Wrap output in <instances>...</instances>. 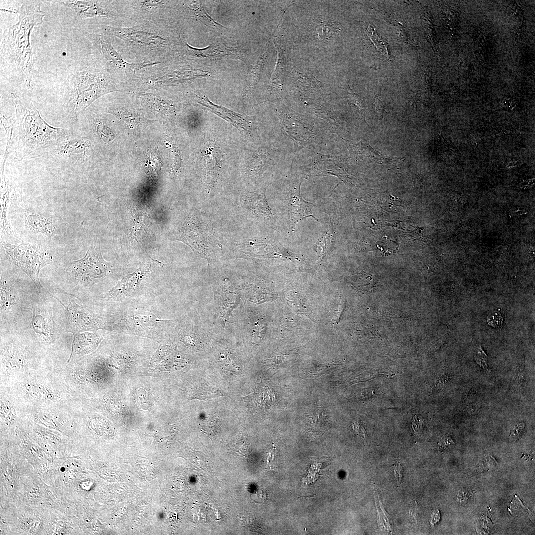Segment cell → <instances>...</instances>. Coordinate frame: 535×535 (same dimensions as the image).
I'll list each match as a JSON object with an SVG mask.
<instances>
[{"label": "cell", "mask_w": 535, "mask_h": 535, "mask_svg": "<svg viewBox=\"0 0 535 535\" xmlns=\"http://www.w3.org/2000/svg\"><path fill=\"white\" fill-rule=\"evenodd\" d=\"M15 108L13 152L18 161L40 157L42 153L59 142L73 130L54 127L47 123L33 105L31 94H12Z\"/></svg>", "instance_id": "cell-1"}, {"label": "cell", "mask_w": 535, "mask_h": 535, "mask_svg": "<svg viewBox=\"0 0 535 535\" xmlns=\"http://www.w3.org/2000/svg\"><path fill=\"white\" fill-rule=\"evenodd\" d=\"M117 79L105 66L80 64L74 67L66 79L63 98L65 116L72 123L88 106L102 95L114 91Z\"/></svg>", "instance_id": "cell-2"}, {"label": "cell", "mask_w": 535, "mask_h": 535, "mask_svg": "<svg viewBox=\"0 0 535 535\" xmlns=\"http://www.w3.org/2000/svg\"><path fill=\"white\" fill-rule=\"evenodd\" d=\"M18 21L9 29L7 45L25 89L31 94V82L35 76V58L31 44L33 29L40 25L45 16L38 3L23 4L17 10Z\"/></svg>", "instance_id": "cell-3"}, {"label": "cell", "mask_w": 535, "mask_h": 535, "mask_svg": "<svg viewBox=\"0 0 535 535\" xmlns=\"http://www.w3.org/2000/svg\"><path fill=\"white\" fill-rule=\"evenodd\" d=\"M141 22L136 25L127 27L105 25L102 32L121 40L131 51L145 58L147 62H152V59L154 62L156 58L162 59L170 45L162 28V23Z\"/></svg>", "instance_id": "cell-4"}, {"label": "cell", "mask_w": 535, "mask_h": 535, "mask_svg": "<svg viewBox=\"0 0 535 535\" xmlns=\"http://www.w3.org/2000/svg\"><path fill=\"white\" fill-rule=\"evenodd\" d=\"M38 288L18 285L3 275L0 284V330H23L31 321L33 303Z\"/></svg>", "instance_id": "cell-5"}, {"label": "cell", "mask_w": 535, "mask_h": 535, "mask_svg": "<svg viewBox=\"0 0 535 535\" xmlns=\"http://www.w3.org/2000/svg\"><path fill=\"white\" fill-rule=\"evenodd\" d=\"M110 270V264L102 258L100 248L92 246L83 258L66 265L64 280L69 287L66 292L77 298L83 288L105 277Z\"/></svg>", "instance_id": "cell-6"}, {"label": "cell", "mask_w": 535, "mask_h": 535, "mask_svg": "<svg viewBox=\"0 0 535 535\" xmlns=\"http://www.w3.org/2000/svg\"><path fill=\"white\" fill-rule=\"evenodd\" d=\"M52 297L43 288L38 290L33 303L31 321L23 329L47 344L52 343L66 332L60 321H56L54 317Z\"/></svg>", "instance_id": "cell-7"}, {"label": "cell", "mask_w": 535, "mask_h": 535, "mask_svg": "<svg viewBox=\"0 0 535 535\" xmlns=\"http://www.w3.org/2000/svg\"><path fill=\"white\" fill-rule=\"evenodd\" d=\"M1 246L10 260L28 275L38 289L43 288L39 273L45 266L53 263L52 255L46 249L24 242L12 244L3 241Z\"/></svg>", "instance_id": "cell-8"}, {"label": "cell", "mask_w": 535, "mask_h": 535, "mask_svg": "<svg viewBox=\"0 0 535 535\" xmlns=\"http://www.w3.org/2000/svg\"><path fill=\"white\" fill-rule=\"evenodd\" d=\"M85 36L98 50L101 55L104 66L114 77H124L128 79L134 77L142 69L160 64L161 62H128L113 47L109 36L102 32L85 33Z\"/></svg>", "instance_id": "cell-9"}, {"label": "cell", "mask_w": 535, "mask_h": 535, "mask_svg": "<svg viewBox=\"0 0 535 535\" xmlns=\"http://www.w3.org/2000/svg\"><path fill=\"white\" fill-rule=\"evenodd\" d=\"M92 154L90 140L73 130L59 142L44 150L41 157L51 162L78 167L89 162Z\"/></svg>", "instance_id": "cell-10"}, {"label": "cell", "mask_w": 535, "mask_h": 535, "mask_svg": "<svg viewBox=\"0 0 535 535\" xmlns=\"http://www.w3.org/2000/svg\"><path fill=\"white\" fill-rule=\"evenodd\" d=\"M62 305L61 317H59L64 329L72 334L86 331L93 332L105 328L102 318L86 306L76 303L68 295V303L65 306L55 297Z\"/></svg>", "instance_id": "cell-11"}, {"label": "cell", "mask_w": 535, "mask_h": 535, "mask_svg": "<svg viewBox=\"0 0 535 535\" xmlns=\"http://www.w3.org/2000/svg\"><path fill=\"white\" fill-rule=\"evenodd\" d=\"M57 2L71 9L81 18H104L115 21L120 16L113 1L70 0Z\"/></svg>", "instance_id": "cell-12"}, {"label": "cell", "mask_w": 535, "mask_h": 535, "mask_svg": "<svg viewBox=\"0 0 535 535\" xmlns=\"http://www.w3.org/2000/svg\"><path fill=\"white\" fill-rule=\"evenodd\" d=\"M239 300L238 290L234 286L226 282L220 284L214 291L215 321L224 327Z\"/></svg>", "instance_id": "cell-13"}, {"label": "cell", "mask_w": 535, "mask_h": 535, "mask_svg": "<svg viewBox=\"0 0 535 535\" xmlns=\"http://www.w3.org/2000/svg\"><path fill=\"white\" fill-rule=\"evenodd\" d=\"M168 2L162 0H145L128 1V3L134 12L139 14L141 21L161 23L162 11Z\"/></svg>", "instance_id": "cell-14"}, {"label": "cell", "mask_w": 535, "mask_h": 535, "mask_svg": "<svg viewBox=\"0 0 535 535\" xmlns=\"http://www.w3.org/2000/svg\"><path fill=\"white\" fill-rule=\"evenodd\" d=\"M142 279L141 271L135 272L126 276L104 297L108 299L117 297L122 294L125 295L133 294L137 290Z\"/></svg>", "instance_id": "cell-15"}, {"label": "cell", "mask_w": 535, "mask_h": 535, "mask_svg": "<svg viewBox=\"0 0 535 535\" xmlns=\"http://www.w3.org/2000/svg\"><path fill=\"white\" fill-rule=\"evenodd\" d=\"M73 335L74 339L71 357L82 356L93 351L101 340L96 333L90 332L77 333Z\"/></svg>", "instance_id": "cell-16"}, {"label": "cell", "mask_w": 535, "mask_h": 535, "mask_svg": "<svg viewBox=\"0 0 535 535\" xmlns=\"http://www.w3.org/2000/svg\"><path fill=\"white\" fill-rule=\"evenodd\" d=\"M131 324L142 330H156L166 321L146 311H137L130 317Z\"/></svg>", "instance_id": "cell-17"}, {"label": "cell", "mask_w": 535, "mask_h": 535, "mask_svg": "<svg viewBox=\"0 0 535 535\" xmlns=\"http://www.w3.org/2000/svg\"><path fill=\"white\" fill-rule=\"evenodd\" d=\"M289 212L292 224L294 225L297 222L308 217H313L316 221V219L312 214L311 208L314 205L311 203L304 201L300 197H293L289 202Z\"/></svg>", "instance_id": "cell-18"}, {"label": "cell", "mask_w": 535, "mask_h": 535, "mask_svg": "<svg viewBox=\"0 0 535 535\" xmlns=\"http://www.w3.org/2000/svg\"><path fill=\"white\" fill-rule=\"evenodd\" d=\"M27 223L30 229L52 236L55 228L49 219L42 217L36 214H30L27 217Z\"/></svg>", "instance_id": "cell-19"}, {"label": "cell", "mask_w": 535, "mask_h": 535, "mask_svg": "<svg viewBox=\"0 0 535 535\" xmlns=\"http://www.w3.org/2000/svg\"><path fill=\"white\" fill-rule=\"evenodd\" d=\"M316 31L320 39L324 40L332 37L341 30L338 24L334 22L318 21Z\"/></svg>", "instance_id": "cell-20"}, {"label": "cell", "mask_w": 535, "mask_h": 535, "mask_svg": "<svg viewBox=\"0 0 535 535\" xmlns=\"http://www.w3.org/2000/svg\"><path fill=\"white\" fill-rule=\"evenodd\" d=\"M221 390L209 385L204 384L197 387L193 393V398L208 400L222 396Z\"/></svg>", "instance_id": "cell-21"}, {"label": "cell", "mask_w": 535, "mask_h": 535, "mask_svg": "<svg viewBox=\"0 0 535 535\" xmlns=\"http://www.w3.org/2000/svg\"><path fill=\"white\" fill-rule=\"evenodd\" d=\"M245 202H246L247 206L253 211H260L268 214H271L265 199L262 196L251 194L247 197Z\"/></svg>", "instance_id": "cell-22"}, {"label": "cell", "mask_w": 535, "mask_h": 535, "mask_svg": "<svg viewBox=\"0 0 535 535\" xmlns=\"http://www.w3.org/2000/svg\"><path fill=\"white\" fill-rule=\"evenodd\" d=\"M503 318L499 312H495L488 316L487 321L493 327L500 326L502 323Z\"/></svg>", "instance_id": "cell-23"}, {"label": "cell", "mask_w": 535, "mask_h": 535, "mask_svg": "<svg viewBox=\"0 0 535 535\" xmlns=\"http://www.w3.org/2000/svg\"><path fill=\"white\" fill-rule=\"evenodd\" d=\"M374 105L375 114L376 116L381 119L383 118L384 112V106L383 103L379 98H376L375 99Z\"/></svg>", "instance_id": "cell-24"}, {"label": "cell", "mask_w": 535, "mask_h": 535, "mask_svg": "<svg viewBox=\"0 0 535 535\" xmlns=\"http://www.w3.org/2000/svg\"><path fill=\"white\" fill-rule=\"evenodd\" d=\"M393 468L394 475L395 476L397 481V484L398 485H399L401 482L403 474V468L399 462H397L393 466Z\"/></svg>", "instance_id": "cell-25"}, {"label": "cell", "mask_w": 535, "mask_h": 535, "mask_svg": "<svg viewBox=\"0 0 535 535\" xmlns=\"http://www.w3.org/2000/svg\"><path fill=\"white\" fill-rule=\"evenodd\" d=\"M352 428L357 435L361 436L364 440H366L365 430L358 422H355L352 424Z\"/></svg>", "instance_id": "cell-26"}, {"label": "cell", "mask_w": 535, "mask_h": 535, "mask_svg": "<svg viewBox=\"0 0 535 535\" xmlns=\"http://www.w3.org/2000/svg\"><path fill=\"white\" fill-rule=\"evenodd\" d=\"M397 27L400 30L398 31V33H400L399 34V37H401V39L403 40H406L407 38V35L402 25H397Z\"/></svg>", "instance_id": "cell-27"}]
</instances>
